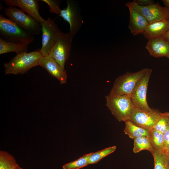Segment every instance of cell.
<instances>
[{
	"mask_svg": "<svg viewBox=\"0 0 169 169\" xmlns=\"http://www.w3.org/2000/svg\"><path fill=\"white\" fill-rule=\"evenodd\" d=\"M42 55L39 51L23 52L17 54L8 63L4 64L5 74H23L31 68L39 65Z\"/></svg>",
	"mask_w": 169,
	"mask_h": 169,
	"instance_id": "6da1fadb",
	"label": "cell"
},
{
	"mask_svg": "<svg viewBox=\"0 0 169 169\" xmlns=\"http://www.w3.org/2000/svg\"><path fill=\"white\" fill-rule=\"evenodd\" d=\"M0 38L8 41L28 45L34 40V35L18 26L9 18L0 14Z\"/></svg>",
	"mask_w": 169,
	"mask_h": 169,
	"instance_id": "7a4b0ae2",
	"label": "cell"
},
{
	"mask_svg": "<svg viewBox=\"0 0 169 169\" xmlns=\"http://www.w3.org/2000/svg\"><path fill=\"white\" fill-rule=\"evenodd\" d=\"M105 98L106 106L117 120H129L135 107L130 96L109 93Z\"/></svg>",
	"mask_w": 169,
	"mask_h": 169,
	"instance_id": "3957f363",
	"label": "cell"
},
{
	"mask_svg": "<svg viewBox=\"0 0 169 169\" xmlns=\"http://www.w3.org/2000/svg\"><path fill=\"white\" fill-rule=\"evenodd\" d=\"M4 12L10 19L27 32L35 35L39 34L41 31V23L22 9L8 6L4 8Z\"/></svg>",
	"mask_w": 169,
	"mask_h": 169,
	"instance_id": "277c9868",
	"label": "cell"
},
{
	"mask_svg": "<svg viewBox=\"0 0 169 169\" xmlns=\"http://www.w3.org/2000/svg\"><path fill=\"white\" fill-rule=\"evenodd\" d=\"M148 68L135 72H127L117 78L109 93L130 96L137 84L146 72Z\"/></svg>",
	"mask_w": 169,
	"mask_h": 169,
	"instance_id": "5b68a950",
	"label": "cell"
},
{
	"mask_svg": "<svg viewBox=\"0 0 169 169\" xmlns=\"http://www.w3.org/2000/svg\"><path fill=\"white\" fill-rule=\"evenodd\" d=\"M41 24L42 43L41 48L38 51L42 56H47L63 33L54 21L49 18Z\"/></svg>",
	"mask_w": 169,
	"mask_h": 169,
	"instance_id": "8992f818",
	"label": "cell"
},
{
	"mask_svg": "<svg viewBox=\"0 0 169 169\" xmlns=\"http://www.w3.org/2000/svg\"><path fill=\"white\" fill-rule=\"evenodd\" d=\"M128 8L136 9L142 14L149 23L163 20H169V9L159 3L146 6L138 4L135 0L125 4Z\"/></svg>",
	"mask_w": 169,
	"mask_h": 169,
	"instance_id": "52a82bcc",
	"label": "cell"
},
{
	"mask_svg": "<svg viewBox=\"0 0 169 169\" xmlns=\"http://www.w3.org/2000/svg\"><path fill=\"white\" fill-rule=\"evenodd\" d=\"M73 37L69 32L63 33L48 55L64 69L65 63L69 56Z\"/></svg>",
	"mask_w": 169,
	"mask_h": 169,
	"instance_id": "ba28073f",
	"label": "cell"
},
{
	"mask_svg": "<svg viewBox=\"0 0 169 169\" xmlns=\"http://www.w3.org/2000/svg\"><path fill=\"white\" fill-rule=\"evenodd\" d=\"M152 71L151 69L148 68L130 96L135 107L143 110L150 111L153 109L149 106L146 100L148 86Z\"/></svg>",
	"mask_w": 169,
	"mask_h": 169,
	"instance_id": "9c48e42d",
	"label": "cell"
},
{
	"mask_svg": "<svg viewBox=\"0 0 169 169\" xmlns=\"http://www.w3.org/2000/svg\"><path fill=\"white\" fill-rule=\"evenodd\" d=\"M67 7L61 10L59 16L69 23V33L74 36L79 31L83 20L76 2L74 0H67Z\"/></svg>",
	"mask_w": 169,
	"mask_h": 169,
	"instance_id": "30bf717a",
	"label": "cell"
},
{
	"mask_svg": "<svg viewBox=\"0 0 169 169\" xmlns=\"http://www.w3.org/2000/svg\"><path fill=\"white\" fill-rule=\"evenodd\" d=\"M161 112L157 110L146 111L135 107L129 120L136 125L151 131L159 118Z\"/></svg>",
	"mask_w": 169,
	"mask_h": 169,
	"instance_id": "8fae6325",
	"label": "cell"
},
{
	"mask_svg": "<svg viewBox=\"0 0 169 169\" xmlns=\"http://www.w3.org/2000/svg\"><path fill=\"white\" fill-rule=\"evenodd\" d=\"M8 6H17L38 22L41 23L46 20L42 18L39 13V4L37 0H3Z\"/></svg>",
	"mask_w": 169,
	"mask_h": 169,
	"instance_id": "7c38bea8",
	"label": "cell"
},
{
	"mask_svg": "<svg viewBox=\"0 0 169 169\" xmlns=\"http://www.w3.org/2000/svg\"><path fill=\"white\" fill-rule=\"evenodd\" d=\"M39 64L51 75L56 78L61 84L66 83L67 75L66 71L52 57L48 55L42 56L39 60Z\"/></svg>",
	"mask_w": 169,
	"mask_h": 169,
	"instance_id": "4fadbf2b",
	"label": "cell"
},
{
	"mask_svg": "<svg viewBox=\"0 0 169 169\" xmlns=\"http://www.w3.org/2000/svg\"><path fill=\"white\" fill-rule=\"evenodd\" d=\"M145 48L150 54L154 57H166L169 58V42L162 37L148 40Z\"/></svg>",
	"mask_w": 169,
	"mask_h": 169,
	"instance_id": "5bb4252c",
	"label": "cell"
},
{
	"mask_svg": "<svg viewBox=\"0 0 169 169\" xmlns=\"http://www.w3.org/2000/svg\"><path fill=\"white\" fill-rule=\"evenodd\" d=\"M129 13V23L128 28L134 36L142 34L149 22L136 9L128 8Z\"/></svg>",
	"mask_w": 169,
	"mask_h": 169,
	"instance_id": "9a60e30c",
	"label": "cell"
},
{
	"mask_svg": "<svg viewBox=\"0 0 169 169\" xmlns=\"http://www.w3.org/2000/svg\"><path fill=\"white\" fill-rule=\"evenodd\" d=\"M169 30V20H163L149 23L142 33L146 39L162 37Z\"/></svg>",
	"mask_w": 169,
	"mask_h": 169,
	"instance_id": "2e32d148",
	"label": "cell"
},
{
	"mask_svg": "<svg viewBox=\"0 0 169 169\" xmlns=\"http://www.w3.org/2000/svg\"><path fill=\"white\" fill-rule=\"evenodd\" d=\"M28 45L8 41L0 38V54L11 52L17 54L27 52Z\"/></svg>",
	"mask_w": 169,
	"mask_h": 169,
	"instance_id": "e0dca14e",
	"label": "cell"
},
{
	"mask_svg": "<svg viewBox=\"0 0 169 169\" xmlns=\"http://www.w3.org/2000/svg\"><path fill=\"white\" fill-rule=\"evenodd\" d=\"M125 124L124 132L130 138L134 139L143 136L149 137L150 131L136 125L130 120L125 122Z\"/></svg>",
	"mask_w": 169,
	"mask_h": 169,
	"instance_id": "ac0fdd59",
	"label": "cell"
},
{
	"mask_svg": "<svg viewBox=\"0 0 169 169\" xmlns=\"http://www.w3.org/2000/svg\"><path fill=\"white\" fill-rule=\"evenodd\" d=\"M18 166L11 154L5 151H0V169H16Z\"/></svg>",
	"mask_w": 169,
	"mask_h": 169,
	"instance_id": "d6986e66",
	"label": "cell"
},
{
	"mask_svg": "<svg viewBox=\"0 0 169 169\" xmlns=\"http://www.w3.org/2000/svg\"><path fill=\"white\" fill-rule=\"evenodd\" d=\"M149 139L153 150L163 151L164 147V134L153 129L150 132Z\"/></svg>",
	"mask_w": 169,
	"mask_h": 169,
	"instance_id": "ffe728a7",
	"label": "cell"
},
{
	"mask_svg": "<svg viewBox=\"0 0 169 169\" xmlns=\"http://www.w3.org/2000/svg\"><path fill=\"white\" fill-rule=\"evenodd\" d=\"M144 150H146L151 153L153 150L152 148L149 137L141 136L134 139L133 151L137 153Z\"/></svg>",
	"mask_w": 169,
	"mask_h": 169,
	"instance_id": "44dd1931",
	"label": "cell"
},
{
	"mask_svg": "<svg viewBox=\"0 0 169 169\" xmlns=\"http://www.w3.org/2000/svg\"><path fill=\"white\" fill-rule=\"evenodd\" d=\"M151 153L154 160V169H169L167 154L155 150Z\"/></svg>",
	"mask_w": 169,
	"mask_h": 169,
	"instance_id": "7402d4cb",
	"label": "cell"
},
{
	"mask_svg": "<svg viewBox=\"0 0 169 169\" xmlns=\"http://www.w3.org/2000/svg\"><path fill=\"white\" fill-rule=\"evenodd\" d=\"M116 146H113L95 152H91L89 159V164L97 163L101 159L114 152Z\"/></svg>",
	"mask_w": 169,
	"mask_h": 169,
	"instance_id": "603a6c76",
	"label": "cell"
},
{
	"mask_svg": "<svg viewBox=\"0 0 169 169\" xmlns=\"http://www.w3.org/2000/svg\"><path fill=\"white\" fill-rule=\"evenodd\" d=\"M91 153L84 155L73 161L64 164L62 166L63 169H79L89 164V159Z\"/></svg>",
	"mask_w": 169,
	"mask_h": 169,
	"instance_id": "cb8c5ba5",
	"label": "cell"
},
{
	"mask_svg": "<svg viewBox=\"0 0 169 169\" xmlns=\"http://www.w3.org/2000/svg\"><path fill=\"white\" fill-rule=\"evenodd\" d=\"M169 127V112L161 113L153 129L164 134Z\"/></svg>",
	"mask_w": 169,
	"mask_h": 169,
	"instance_id": "d4e9b609",
	"label": "cell"
},
{
	"mask_svg": "<svg viewBox=\"0 0 169 169\" xmlns=\"http://www.w3.org/2000/svg\"><path fill=\"white\" fill-rule=\"evenodd\" d=\"M48 5L49 7L50 11L51 13L57 14H59L61 10L60 5L62 1L59 0H42Z\"/></svg>",
	"mask_w": 169,
	"mask_h": 169,
	"instance_id": "484cf974",
	"label": "cell"
},
{
	"mask_svg": "<svg viewBox=\"0 0 169 169\" xmlns=\"http://www.w3.org/2000/svg\"><path fill=\"white\" fill-rule=\"evenodd\" d=\"M164 144L162 152L169 153V127L164 134Z\"/></svg>",
	"mask_w": 169,
	"mask_h": 169,
	"instance_id": "4316f807",
	"label": "cell"
},
{
	"mask_svg": "<svg viewBox=\"0 0 169 169\" xmlns=\"http://www.w3.org/2000/svg\"><path fill=\"white\" fill-rule=\"evenodd\" d=\"M139 5L142 6H146L153 4L155 3L152 0H134Z\"/></svg>",
	"mask_w": 169,
	"mask_h": 169,
	"instance_id": "83f0119b",
	"label": "cell"
},
{
	"mask_svg": "<svg viewBox=\"0 0 169 169\" xmlns=\"http://www.w3.org/2000/svg\"><path fill=\"white\" fill-rule=\"evenodd\" d=\"M162 38L166 41L169 42V30Z\"/></svg>",
	"mask_w": 169,
	"mask_h": 169,
	"instance_id": "f1b7e54d",
	"label": "cell"
},
{
	"mask_svg": "<svg viewBox=\"0 0 169 169\" xmlns=\"http://www.w3.org/2000/svg\"><path fill=\"white\" fill-rule=\"evenodd\" d=\"M162 1L163 2L165 7L169 9V0H162Z\"/></svg>",
	"mask_w": 169,
	"mask_h": 169,
	"instance_id": "f546056e",
	"label": "cell"
},
{
	"mask_svg": "<svg viewBox=\"0 0 169 169\" xmlns=\"http://www.w3.org/2000/svg\"><path fill=\"white\" fill-rule=\"evenodd\" d=\"M167 158L168 163L169 165V153L167 154Z\"/></svg>",
	"mask_w": 169,
	"mask_h": 169,
	"instance_id": "4dcf8cb0",
	"label": "cell"
},
{
	"mask_svg": "<svg viewBox=\"0 0 169 169\" xmlns=\"http://www.w3.org/2000/svg\"><path fill=\"white\" fill-rule=\"evenodd\" d=\"M16 169H23L22 167H20L19 166Z\"/></svg>",
	"mask_w": 169,
	"mask_h": 169,
	"instance_id": "1f68e13d",
	"label": "cell"
}]
</instances>
